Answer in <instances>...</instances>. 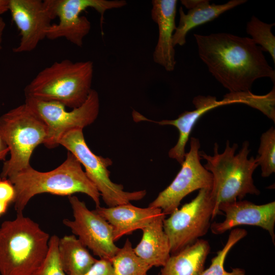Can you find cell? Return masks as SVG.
I'll list each match as a JSON object with an SVG mask.
<instances>
[{"instance_id": "9c48e42d", "label": "cell", "mask_w": 275, "mask_h": 275, "mask_svg": "<svg viewBox=\"0 0 275 275\" xmlns=\"http://www.w3.org/2000/svg\"><path fill=\"white\" fill-rule=\"evenodd\" d=\"M53 19L59 22L51 24L46 32V38L56 40L64 38L78 47H81L84 38L89 33L91 25L88 18L80 16L89 8L94 9L100 16L102 28L105 12L124 7V0H44Z\"/></svg>"}, {"instance_id": "2e32d148", "label": "cell", "mask_w": 275, "mask_h": 275, "mask_svg": "<svg viewBox=\"0 0 275 275\" xmlns=\"http://www.w3.org/2000/svg\"><path fill=\"white\" fill-rule=\"evenodd\" d=\"M176 0H153L152 19L158 26V37L153 53L155 63L173 71L176 64L173 37L176 28Z\"/></svg>"}, {"instance_id": "ba28073f", "label": "cell", "mask_w": 275, "mask_h": 275, "mask_svg": "<svg viewBox=\"0 0 275 275\" xmlns=\"http://www.w3.org/2000/svg\"><path fill=\"white\" fill-rule=\"evenodd\" d=\"M211 190H199L193 200L177 209L163 220V229L170 243L171 255L179 252L207 233L215 205Z\"/></svg>"}, {"instance_id": "6da1fadb", "label": "cell", "mask_w": 275, "mask_h": 275, "mask_svg": "<svg viewBox=\"0 0 275 275\" xmlns=\"http://www.w3.org/2000/svg\"><path fill=\"white\" fill-rule=\"evenodd\" d=\"M194 37L199 57L230 93L250 92L254 81L262 77L274 83V70L251 38L226 33Z\"/></svg>"}, {"instance_id": "1f68e13d", "label": "cell", "mask_w": 275, "mask_h": 275, "mask_svg": "<svg viewBox=\"0 0 275 275\" xmlns=\"http://www.w3.org/2000/svg\"><path fill=\"white\" fill-rule=\"evenodd\" d=\"M6 24L3 18L0 17V50L2 49L3 36Z\"/></svg>"}, {"instance_id": "d6986e66", "label": "cell", "mask_w": 275, "mask_h": 275, "mask_svg": "<svg viewBox=\"0 0 275 275\" xmlns=\"http://www.w3.org/2000/svg\"><path fill=\"white\" fill-rule=\"evenodd\" d=\"M246 2L245 0H231L224 4L210 5L209 1L202 0L199 5L189 9L186 14L181 7L179 9V24L173 37V45H184L186 35L191 29L214 20L224 12Z\"/></svg>"}, {"instance_id": "8fae6325", "label": "cell", "mask_w": 275, "mask_h": 275, "mask_svg": "<svg viewBox=\"0 0 275 275\" xmlns=\"http://www.w3.org/2000/svg\"><path fill=\"white\" fill-rule=\"evenodd\" d=\"M200 148L199 139L191 137L190 149L185 153L180 170L172 183L148 206L160 209L165 215L171 214L190 193L201 189H212V175L201 163Z\"/></svg>"}, {"instance_id": "5b68a950", "label": "cell", "mask_w": 275, "mask_h": 275, "mask_svg": "<svg viewBox=\"0 0 275 275\" xmlns=\"http://www.w3.org/2000/svg\"><path fill=\"white\" fill-rule=\"evenodd\" d=\"M93 63L56 61L45 67L26 85L25 97L60 103L71 108L81 106L92 90Z\"/></svg>"}, {"instance_id": "5bb4252c", "label": "cell", "mask_w": 275, "mask_h": 275, "mask_svg": "<svg viewBox=\"0 0 275 275\" xmlns=\"http://www.w3.org/2000/svg\"><path fill=\"white\" fill-rule=\"evenodd\" d=\"M218 210L225 214L222 222L211 224L212 233L222 234L239 225L258 226L267 231L274 244L275 202L256 205L246 200L221 203Z\"/></svg>"}, {"instance_id": "f546056e", "label": "cell", "mask_w": 275, "mask_h": 275, "mask_svg": "<svg viewBox=\"0 0 275 275\" xmlns=\"http://www.w3.org/2000/svg\"><path fill=\"white\" fill-rule=\"evenodd\" d=\"M202 0H182L181 4L188 10L193 9L199 5Z\"/></svg>"}, {"instance_id": "f1b7e54d", "label": "cell", "mask_w": 275, "mask_h": 275, "mask_svg": "<svg viewBox=\"0 0 275 275\" xmlns=\"http://www.w3.org/2000/svg\"><path fill=\"white\" fill-rule=\"evenodd\" d=\"M9 153V148L0 135V160L5 161Z\"/></svg>"}, {"instance_id": "44dd1931", "label": "cell", "mask_w": 275, "mask_h": 275, "mask_svg": "<svg viewBox=\"0 0 275 275\" xmlns=\"http://www.w3.org/2000/svg\"><path fill=\"white\" fill-rule=\"evenodd\" d=\"M58 249L60 261L67 275H84L97 260L74 234L59 238Z\"/></svg>"}, {"instance_id": "3957f363", "label": "cell", "mask_w": 275, "mask_h": 275, "mask_svg": "<svg viewBox=\"0 0 275 275\" xmlns=\"http://www.w3.org/2000/svg\"><path fill=\"white\" fill-rule=\"evenodd\" d=\"M237 148V144L231 147L227 141L225 149L222 153L218 152L216 143L214 146L213 155L200 151L201 158L206 161L204 167L213 178L211 192L215 205L212 219L223 214L218 209L220 204L242 200L248 194L259 195L260 193L253 179V173L258 164L253 156L248 157L249 142L244 141L241 149L235 154Z\"/></svg>"}, {"instance_id": "8992f818", "label": "cell", "mask_w": 275, "mask_h": 275, "mask_svg": "<svg viewBox=\"0 0 275 275\" xmlns=\"http://www.w3.org/2000/svg\"><path fill=\"white\" fill-rule=\"evenodd\" d=\"M0 135L10 154L4 162L0 177L9 178L31 167L33 151L44 144L47 130L41 119L23 103L0 117Z\"/></svg>"}, {"instance_id": "52a82bcc", "label": "cell", "mask_w": 275, "mask_h": 275, "mask_svg": "<svg viewBox=\"0 0 275 275\" xmlns=\"http://www.w3.org/2000/svg\"><path fill=\"white\" fill-rule=\"evenodd\" d=\"M72 153L85 169V173L95 185L107 207L139 201L146 195V190H124L122 185L113 182L107 168L113 163L108 157L95 155L87 145L82 129H74L65 133L59 141Z\"/></svg>"}, {"instance_id": "7a4b0ae2", "label": "cell", "mask_w": 275, "mask_h": 275, "mask_svg": "<svg viewBox=\"0 0 275 275\" xmlns=\"http://www.w3.org/2000/svg\"><path fill=\"white\" fill-rule=\"evenodd\" d=\"M8 179L15 190L13 203L17 213H23L30 200L42 193L69 197L80 193L90 197L96 207L100 206L99 191L78 160L69 151L65 160L51 171L42 172L30 167Z\"/></svg>"}, {"instance_id": "484cf974", "label": "cell", "mask_w": 275, "mask_h": 275, "mask_svg": "<svg viewBox=\"0 0 275 275\" xmlns=\"http://www.w3.org/2000/svg\"><path fill=\"white\" fill-rule=\"evenodd\" d=\"M59 238L56 235L50 237L47 254L34 275H67L60 261L58 249Z\"/></svg>"}, {"instance_id": "d6a6232c", "label": "cell", "mask_w": 275, "mask_h": 275, "mask_svg": "<svg viewBox=\"0 0 275 275\" xmlns=\"http://www.w3.org/2000/svg\"><path fill=\"white\" fill-rule=\"evenodd\" d=\"M8 205V203L0 200V216L6 213Z\"/></svg>"}, {"instance_id": "7c38bea8", "label": "cell", "mask_w": 275, "mask_h": 275, "mask_svg": "<svg viewBox=\"0 0 275 275\" xmlns=\"http://www.w3.org/2000/svg\"><path fill=\"white\" fill-rule=\"evenodd\" d=\"M68 199L73 219H63L64 225L94 255L111 261L120 248L115 243L111 225L94 210H90L76 196H69Z\"/></svg>"}, {"instance_id": "ffe728a7", "label": "cell", "mask_w": 275, "mask_h": 275, "mask_svg": "<svg viewBox=\"0 0 275 275\" xmlns=\"http://www.w3.org/2000/svg\"><path fill=\"white\" fill-rule=\"evenodd\" d=\"M210 250L208 241L199 239L179 252L171 255L158 275H201Z\"/></svg>"}, {"instance_id": "4fadbf2b", "label": "cell", "mask_w": 275, "mask_h": 275, "mask_svg": "<svg viewBox=\"0 0 275 275\" xmlns=\"http://www.w3.org/2000/svg\"><path fill=\"white\" fill-rule=\"evenodd\" d=\"M9 11L20 32L15 53L30 52L46 38V32L54 19L44 1L9 0Z\"/></svg>"}, {"instance_id": "4316f807", "label": "cell", "mask_w": 275, "mask_h": 275, "mask_svg": "<svg viewBox=\"0 0 275 275\" xmlns=\"http://www.w3.org/2000/svg\"><path fill=\"white\" fill-rule=\"evenodd\" d=\"M15 198V190L13 184L8 178L0 177V200L9 204Z\"/></svg>"}, {"instance_id": "d4e9b609", "label": "cell", "mask_w": 275, "mask_h": 275, "mask_svg": "<svg viewBox=\"0 0 275 275\" xmlns=\"http://www.w3.org/2000/svg\"><path fill=\"white\" fill-rule=\"evenodd\" d=\"M273 23H267L253 16L246 25V32L256 44L260 45L263 51L268 52L275 63V37L271 29Z\"/></svg>"}, {"instance_id": "4dcf8cb0", "label": "cell", "mask_w": 275, "mask_h": 275, "mask_svg": "<svg viewBox=\"0 0 275 275\" xmlns=\"http://www.w3.org/2000/svg\"><path fill=\"white\" fill-rule=\"evenodd\" d=\"M9 0H0V15L9 11Z\"/></svg>"}, {"instance_id": "30bf717a", "label": "cell", "mask_w": 275, "mask_h": 275, "mask_svg": "<svg viewBox=\"0 0 275 275\" xmlns=\"http://www.w3.org/2000/svg\"><path fill=\"white\" fill-rule=\"evenodd\" d=\"M24 103L44 122L47 135L44 144L52 149L59 146L61 138L67 132L82 129L97 119L100 108L99 95L92 89L86 101L79 107L67 111L63 104L25 97Z\"/></svg>"}, {"instance_id": "83f0119b", "label": "cell", "mask_w": 275, "mask_h": 275, "mask_svg": "<svg viewBox=\"0 0 275 275\" xmlns=\"http://www.w3.org/2000/svg\"><path fill=\"white\" fill-rule=\"evenodd\" d=\"M84 275H113L112 263L106 259H97L92 267Z\"/></svg>"}, {"instance_id": "ac0fdd59", "label": "cell", "mask_w": 275, "mask_h": 275, "mask_svg": "<svg viewBox=\"0 0 275 275\" xmlns=\"http://www.w3.org/2000/svg\"><path fill=\"white\" fill-rule=\"evenodd\" d=\"M163 212L142 229L140 242L133 248L135 254L151 266L163 267L171 256L170 243L163 229Z\"/></svg>"}, {"instance_id": "277c9868", "label": "cell", "mask_w": 275, "mask_h": 275, "mask_svg": "<svg viewBox=\"0 0 275 275\" xmlns=\"http://www.w3.org/2000/svg\"><path fill=\"white\" fill-rule=\"evenodd\" d=\"M49 234L23 213L0 226L1 275H34L48 251Z\"/></svg>"}, {"instance_id": "603a6c76", "label": "cell", "mask_w": 275, "mask_h": 275, "mask_svg": "<svg viewBox=\"0 0 275 275\" xmlns=\"http://www.w3.org/2000/svg\"><path fill=\"white\" fill-rule=\"evenodd\" d=\"M247 235V231L240 228H235L230 233L227 241L223 249L217 252L211 260L209 267L201 275H245V271L240 268H233L231 271L226 270L224 264L227 255L239 240Z\"/></svg>"}, {"instance_id": "e0dca14e", "label": "cell", "mask_w": 275, "mask_h": 275, "mask_svg": "<svg viewBox=\"0 0 275 275\" xmlns=\"http://www.w3.org/2000/svg\"><path fill=\"white\" fill-rule=\"evenodd\" d=\"M111 225L114 241L125 235L142 230L162 212L159 208L139 207L130 203L113 207H98L94 210Z\"/></svg>"}, {"instance_id": "9a60e30c", "label": "cell", "mask_w": 275, "mask_h": 275, "mask_svg": "<svg viewBox=\"0 0 275 275\" xmlns=\"http://www.w3.org/2000/svg\"><path fill=\"white\" fill-rule=\"evenodd\" d=\"M193 103L195 107L194 110L184 112L174 120L156 121L146 118L134 110L132 113L133 119L135 122L149 121L160 125H172L177 128L179 131V138L176 144L169 150L168 155L170 158L176 159L181 164L184 161L186 153L185 146L199 119L206 112L216 107L239 102L227 94L221 101H217L215 96L199 95L194 97Z\"/></svg>"}, {"instance_id": "7402d4cb", "label": "cell", "mask_w": 275, "mask_h": 275, "mask_svg": "<svg viewBox=\"0 0 275 275\" xmlns=\"http://www.w3.org/2000/svg\"><path fill=\"white\" fill-rule=\"evenodd\" d=\"M111 262L113 275H148L152 267L135 254L128 238Z\"/></svg>"}, {"instance_id": "cb8c5ba5", "label": "cell", "mask_w": 275, "mask_h": 275, "mask_svg": "<svg viewBox=\"0 0 275 275\" xmlns=\"http://www.w3.org/2000/svg\"><path fill=\"white\" fill-rule=\"evenodd\" d=\"M258 153L255 159L261 167V176L269 177L275 172V129L273 127L262 134Z\"/></svg>"}]
</instances>
